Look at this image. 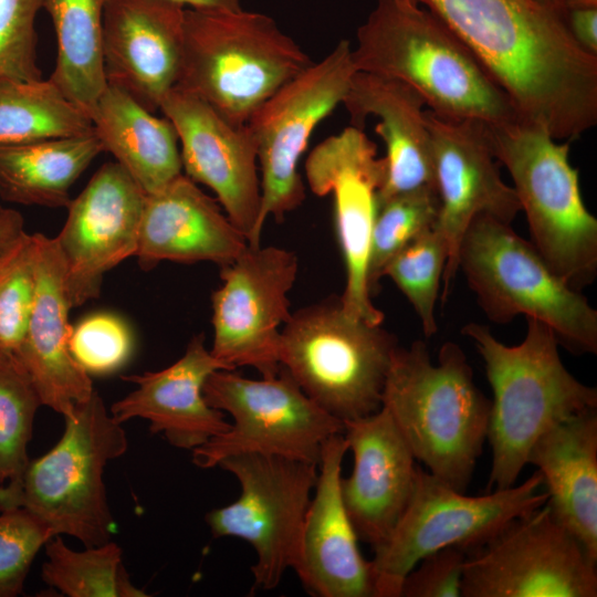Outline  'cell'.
Here are the masks:
<instances>
[{
    "label": "cell",
    "instance_id": "d6a6232c",
    "mask_svg": "<svg viewBox=\"0 0 597 597\" xmlns=\"http://www.w3.org/2000/svg\"><path fill=\"white\" fill-rule=\"evenodd\" d=\"M440 200L434 187L396 195L378 203L368 256V289L371 297L380 290L388 262L413 240L432 230Z\"/></svg>",
    "mask_w": 597,
    "mask_h": 597
},
{
    "label": "cell",
    "instance_id": "ffe728a7",
    "mask_svg": "<svg viewBox=\"0 0 597 597\" xmlns=\"http://www.w3.org/2000/svg\"><path fill=\"white\" fill-rule=\"evenodd\" d=\"M185 9L170 0H105L107 84L125 91L153 113L179 80Z\"/></svg>",
    "mask_w": 597,
    "mask_h": 597
},
{
    "label": "cell",
    "instance_id": "ee69618b",
    "mask_svg": "<svg viewBox=\"0 0 597 597\" xmlns=\"http://www.w3.org/2000/svg\"><path fill=\"white\" fill-rule=\"evenodd\" d=\"M21 483H8L0 485V512L21 506L22 501Z\"/></svg>",
    "mask_w": 597,
    "mask_h": 597
},
{
    "label": "cell",
    "instance_id": "3957f363",
    "mask_svg": "<svg viewBox=\"0 0 597 597\" xmlns=\"http://www.w3.org/2000/svg\"><path fill=\"white\" fill-rule=\"evenodd\" d=\"M492 401L475 386L461 347L444 343L438 363L427 345L398 346L387 373L381 407L428 472L465 493L488 438Z\"/></svg>",
    "mask_w": 597,
    "mask_h": 597
},
{
    "label": "cell",
    "instance_id": "7bdbcfd3",
    "mask_svg": "<svg viewBox=\"0 0 597 597\" xmlns=\"http://www.w3.org/2000/svg\"><path fill=\"white\" fill-rule=\"evenodd\" d=\"M185 8L210 11H231L241 9L240 0H170Z\"/></svg>",
    "mask_w": 597,
    "mask_h": 597
},
{
    "label": "cell",
    "instance_id": "4dcf8cb0",
    "mask_svg": "<svg viewBox=\"0 0 597 597\" xmlns=\"http://www.w3.org/2000/svg\"><path fill=\"white\" fill-rule=\"evenodd\" d=\"M91 117L50 80L0 76V145L80 136Z\"/></svg>",
    "mask_w": 597,
    "mask_h": 597
},
{
    "label": "cell",
    "instance_id": "ba28073f",
    "mask_svg": "<svg viewBox=\"0 0 597 597\" xmlns=\"http://www.w3.org/2000/svg\"><path fill=\"white\" fill-rule=\"evenodd\" d=\"M396 335L345 313L339 296L304 306L283 325L279 359L300 388L343 423L381 408Z\"/></svg>",
    "mask_w": 597,
    "mask_h": 597
},
{
    "label": "cell",
    "instance_id": "4316f807",
    "mask_svg": "<svg viewBox=\"0 0 597 597\" xmlns=\"http://www.w3.org/2000/svg\"><path fill=\"white\" fill-rule=\"evenodd\" d=\"M556 519L597 561V412L570 416L542 433L527 454Z\"/></svg>",
    "mask_w": 597,
    "mask_h": 597
},
{
    "label": "cell",
    "instance_id": "484cf974",
    "mask_svg": "<svg viewBox=\"0 0 597 597\" xmlns=\"http://www.w3.org/2000/svg\"><path fill=\"white\" fill-rule=\"evenodd\" d=\"M352 126L364 128L378 119L376 133L386 146V178L378 203L399 193L434 187L425 101L411 86L385 76L356 71L343 103Z\"/></svg>",
    "mask_w": 597,
    "mask_h": 597
},
{
    "label": "cell",
    "instance_id": "f546056e",
    "mask_svg": "<svg viewBox=\"0 0 597 597\" xmlns=\"http://www.w3.org/2000/svg\"><path fill=\"white\" fill-rule=\"evenodd\" d=\"M105 0H43L56 36L49 77L88 116L107 87L103 59Z\"/></svg>",
    "mask_w": 597,
    "mask_h": 597
},
{
    "label": "cell",
    "instance_id": "60d3db41",
    "mask_svg": "<svg viewBox=\"0 0 597 597\" xmlns=\"http://www.w3.org/2000/svg\"><path fill=\"white\" fill-rule=\"evenodd\" d=\"M566 23L577 44L587 53L597 56V8L568 10Z\"/></svg>",
    "mask_w": 597,
    "mask_h": 597
},
{
    "label": "cell",
    "instance_id": "52a82bcc",
    "mask_svg": "<svg viewBox=\"0 0 597 597\" xmlns=\"http://www.w3.org/2000/svg\"><path fill=\"white\" fill-rule=\"evenodd\" d=\"M457 263L490 321L506 324L523 314L549 326L572 353H597V311L511 224L476 216Z\"/></svg>",
    "mask_w": 597,
    "mask_h": 597
},
{
    "label": "cell",
    "instance_id": "d4e9b609",
    "mask_svg": "<svg viewBox=\"0 0 597 597\" xmlns=\"http://www.w3.org/2000/svg\"><path fill=\"white\" fill-rule=\"evenodd\" d=\"M248 240L218 200L181 174L161 190L146 195L135 256L144 271L161 261L232 263Z\"/></svg>",
    "mask_w": 597,
    "mask_h": 597
},
{
    "label": "cell",
    "instance_id": "d6986e66",
    "mask_svg": "<svg viewBox=\"0 0 597 597\" xmlns=\"http://www.w3.org/2000/svg\"><path fill=\"white\" fill-rule=\"evenodd\" d=\"M159 109L177 132L185 175L209 187L248 244L259 247L255 228L261 184L256 143L249 125L230 124L179 85L166 94Z\"/></svg>",
    "mask_w": 597,
    "mask_h": 597
},
{
    "label": "cell",
    "instance_id": "8992f818",
    "mask_svg": "<svg viewBox=\"0 0 597 597\" xmlns=\"http://www.w3.org/2000/svg\"><path fill=\"white\" fill-rule=\"evenodd\" d=\"M486 127L494 156L514 182L532 243L564 282L582 292L597 274V219L583 201L569 144L520 119Z\"/></svg>",
    "mask_w": 597,
    "mask_h": 597
},
{
    "label": "cell",
    "instance_id": "4fadbf2b",
    "mask_svg": "<svg viewBox=\"0 0 597 597\" xmlns=\"http://www.w3.org/2000/svg\"><path fill=\"white\" fill-rule=\"evenodd\" d=\"M221 469L241 485L233 503L210 511L206 521L214 538L247 541L256 553L252 590L275 588L294 566L318 464L292 458L241 453L221 460Z\"/></svg>",
    "mask_w": 597,
    "mask_h": 597
},
{
    "label": "cell",
    "instance_id": "6da1fadb",
    "mask_svg": "<svg viewBox=\"0 0 597 597\" xmlns=\"http://www.w3.org/2000/svg\"><path fill=\"white\" fill-rule=\"evenodd\" d=\"M468 46L520 121L574 140L597 123V56L537 0H417Z\"/></svg>",
    "mask_w": 597,
    "mask_h": 597
},
{
    "label": "cell",
    "instance_id": "44dd1931",
    "mask_svg": "<svg viewBox=\"0 0 597 597\" xmlns=\"http://www.w3.org/2000/svg\"><path fill=\"white\" fill-rule=\"evenodd\" d=\"M348 451L343 433L323 444L314 494L307 507L293 566L305 591L315 597H377L371 562L342 501V463Z\"/></svg>",
    "mask_w": 597,
    "mask_h": 597
},
{
    "label": "cell",
    "instance_id": "7c38bea8",
    "mask_svg": "<svg viewBox=\"0 0 597 597\" xmlns=\"http://www.w3.org/2000/svg\"><path fill=\"white\" fill-rule=\"evenodd\" d=\"M355 72L350 43L342 40L281 86L250 118L261 174L258 243L270 216L281 222L304 201L300 159L316 126L343 103Z\"/></svg>",
    "mask_w": 597,
    "mask_h": 597
},
{
    "label": "cell",
    "instance_id": "74e56055",
    "mask_svg": "<svg viewBox=\"0 0 597 597\" xmlns=\"http://www.w3.org/2000/svg\"><path fill=\"white\" fill-rule=\"evenodd\" d=\"M52 537L22 506L0 512V597L22 591L35 555Z\"/></svg>",
    "mask_w": 597,
    "mask_h": 597
},
{
    "label": "cell",
    "instance_id": "8d00e7d4",
    "mask_svg": "<svg viewBox=\"0 0 597 597\" xmlns=\"http://www.w3.org/2000/svg\"><path fill=\"white\" fill-rule=\"evenodd\" d=\"M70 349L88 375H108L128 362L133 336L121 317L108 313L92 314L72 327Z\"/></svg>",
    "mask_w": 597,
    "mask_h": 597
},
{
    "label": "cell",
    "instance_id": "1f68e13d",
    "mask_svg": "<svg viewBox=\"0 0 597 597\" xmlns=\"http://www.w3.org/2000/svg\"><path fill=\"white\" fill-rule=\"evenodd\" d=\"M43 582L69 597H145L129 579L122 548L108 541L84 551L70 548L61 537L46 542Z\"/></svg>",
    "mask_w": 597,
    "mask_h": 597
},
{
    "label": "cell",
    "instance_id": "f35d334b",
    "mask_svg": "<svg viewBox=\"0 0 597 597\" xmlns=\"http://www.w3.org/2000/svg\"><path fill=\"white\" fill-rule=\"evenodd\" d=\"M43 0H0V76L36 81L35 18Z\"/></svg>",
    "mask_w": 597,
    "mask_h": 597
},
{
    "label": "cell",
    "instance_id": "7dc6e473",
    "mask_svg": "<svg viewBox=\"0 0 597 597\" xmlns=\"http://www.w3.org/2000/svg\"><path fill=\"white\" fill-rule=\"evenodd\" d=\"M398 2L400 3H406V4H409V3H418L417 0H397Z\"/></svg>",
    "mask_w": 597,
    "mask_h": 597
},
{
    "label": "cell",
    "instance_id": "30bf717a",
    "mask_svg": "<svg viewBox=\"0 0 597 597\" xmlns=\"http://www.w3.org/2000/svg\"><path fill=\"white\" fill-rule=\"evenodd\" d=\"M542 484L536 471L520 485L470 496L418 464L404 513L388 537L373 548L377 597H399L404 577L427 555L448 546L468 553L511 520L545 504L548 494L538 493Z\"/></svg>",
    "mask_w": 597,
    "mask_h": 597
},
{
    "label": "cell",
    "instance_id": "f6af8a7d",
    "mask_svg": "<svg viewBox=\"0 0 597 597\" xmlns=\"http://www.w3.org/2000/svg\"><path fill=\"white\" fill-rule=\"evenodd\" d=\"M566 12L572 9L597 8V0H563Z\"/></svg>",
    "mask_w": 597,
    "mask_h": 597
},
{
    "label": "cell",
    "instance_id": "e0dca14e",
    "mask_svg": "<svg viewBox=\"0 0 597 597\" xmlns=\"http://www.w3.org/2000/svg\"><path fill=\"white\" fill-rule=\"evenodd\" d=\"M430 135L434 185L440 200L436 228L448 247L442 298L458 272V251L471 221L479 214L511 224L521 211L513 187L500 174L486 124L451 119L425 111Z\"/></svg>",
    "mask_w": 597,
    "mask_h": 597
},
{
    "label": "cell",
    "instance_id": "d590c367",
    "mask_svg": "<svg viewBox=\"0 0 597 597\" xmlns=\"http://www.w3.org/2000/svg\"><path fill=\"white\" fill-rule=\"evenodd\" d=\"M34 235L24 232L0 255V353L15 354L34 294Z\"/></svg>",
    "mask_w": 597,
    "mask_h": 597
},
{
    "label": "cell",
    "instance_id": "9a60e30c",
    "mask_svg": "<svg viewBox=\"0 0 597 597\" xmlns=\"http://www.w3.org/2000/svg\"><path fill=\"white\" fill-rule=\"evenodd\" d=\"M297 272L293 251L261 244L220 268L221 285L211 296L214 358L230 370L249 366L262 378L279 374L281 329L291 316Z\"/></svg>",
    "mask_w": 597,
    "mask_h": 597
},
{
    "label": "cell",
    "instance_id": "9c48e42d",
    "mask_svg": "<svg viewBox=\"0 0 597 597\" xmlns=\"http://www.w3.org/2000/svg\"><path fill=\"white\" fill-rule=\"evenodd\" d=\"M56 444L30 461L21 480V506L52 534L70 535L88 546L111 541L116 524L104 484L107 463L122 457L128 440L122 423L94 391L64 417Z\"/></svg>",
    "mask_w": 597,
    "mask_h": 597
},
{
    "label": "cell",
    "instance_id": "5b68a950",
    "mask_svg": "<svg viewBox=\"0 0 597 597\" xmlns=\"http://www.w3.org/2000/svg\"><path fill=\"white\" fill-rule=\"evenodd\" d=\"M312 63L264 13L185 9L177 85L234 126L247 125L266 100Z\"/></svg>",
    "mask_w": 597,
    "mask_h": 597
},
{
    "label": "cell",
    "instance_id": "cb8c5ba5",
    "mask_svg": "<svg viewBox=\"0 0 597 597\" xmlns=\"http://www.w3.org/2000/svg\"><path fill=\"white\" fill-rule=\"evenodd\" d=\"M219 369L230 370L207 349L203 334L196 335L170 366L123 376L137 388L114 402L109 412L122 425L133 418L146 419L151 433L192 451L230 428L224 412L211 407L203 396L207 378Z\"/></svg>",
    "mask_w": 597,
    "mask_h": 597
},
{
    "label": "cell",
    "instance_id": "f1b7e54d",
    "mask_svg": "<svg viewBox=\"0 0 597 597\" xmlns=\"http://www.w3.org/2000/svg\"><path fill=\"white\" fill-rule=\"evenodd\" d=\"M102 151L94 132L0 145V198L25 206L66 208L72 185Z\"/></svg>",
    "mask_w": 597,
    "mask_h": 597
},
{
    "label": "cell",
    "instance_id": "5bb4252c",
    "mask_svg": "<svg viewBox=\"0 0 597 597\" xmlns=\"http://www.w3.org/2000/svg\"><path fill=\"white\" fill-rule=\"evenodd\" d=\"M596 565L546 502L467 553L461 597H596Z\"/></svg>",
    "mask_w": 597,
    "mask_h": 597
},
{
    "label": "cell",
    "instance_id": "8fae6325",
    "mask_svg": "<svg viewBox=\"0 0 597 597\" xmlns=\"http://www.w3.org/2000/svg\"><path fill=\"white\" fill-rule=\"evenodd\" d=\"M203 396L233 422L226 432L192 450V462L201 469L241 453L318 464L324 442L344 431V423L308 398L283 368L275 377L259 380L234 370H216L203 385Z\"/></svg>",
    "mask_w": 597,
    "mask_h": 597
},
{
    "label": "cell",
    "instance_id": "836d02e7",
    "mask_svg": "<svg viewBox=\"0 0 597 597\" xmlns=\"http://www.w3.org/2000/svg\"><path fill=\"white\" fill-rule=\"evenodd\" d=\"M40 406L39 394L17 355L0 353V485L21 483Z\"/></svg>",
    "mask_w": 597,
    "mask_h": 597
},
{
    "label": "cell",
    "instance_id": "e575fe53",
    "mask_svg": "<svg viewBox=\"0 0 597 597\" xmlns=\"http://www.w3.org/2000/svg\"><path fill=\"white\" fill-rule=\"evenodd\" d=\"M447 260V242L434 227L397 253L383 272L412 305L426 337L438 329L434 308Z\"/></svg>",
    "mask_w": 597,
    "mask_h": 597
},
{
    "label": "cell",
    "instance_id": "b9f144b4",
    "mask_svg": "<svg viewBox=\"0 0 597 597\" xmlns=\"http://www.w3.org/2000/svg\"><path fill=\"white\" fill-rule=\"evenodd\" d=\"M24 232V220L20 212L0 206V255Z\"/></svg>",
    "mask_w": 597,
    "mask_h": 597
},
{
    "label": "cell",
    "instance_id": "ac0fdd59",
    "mask_svg": "<svg viewBox=\"0 0 597 597\" xmlns=\"http://www.w3.org/2000/svg\"><path fill=\"white\" fill-rule=\"evenodd\" d=\"M146 193L117 163L104 164L71 199L55 237L71 308L101 293L104 275L136 254Z\"/></svg>",
    "mask_w": 597,
    "mask_h": 597
},
{
    "label": "cell",
    "instance_id": "ab89813d",
    "mask_svg": "<svg viewBox=\"0 0 597 597\" xmlns=\"http://www.w3.org/2000/svg\"><path fill=\"white\" fill-rule=\"evenodd\" d=\"M465 559L458 546L427 555L404 577L399 597H461Z\"/></svg>",
    "mask_w": 597,
    "mask_h": 597
},
{
    "label": "cell",
    "instance_id": "83f0119b",
    "mask_svg": "<svg viewBox=\"0 0 597 597\" xmlns=\"http://www.w3.org/2000/svg\"><path fill=\"white\" fill-rule=\"evenodd\" d=\"M90 117L103 150L115 157L146 195L182 174L171 122L155 116L125 91L107 84Z\"/></svg>",
    "mask_w": 597,
    "mask_h": 597
},
{
    "label": "cell",
    "instance_id": "7a4b0ae2",
    "mask_svg": "<svg viewBox=\"0 0 597 597\" xmlns=\"http://www.w3.org/2000/svg\"><path fill=\"white\" fill-rule=\"evenodd\" d=\"M356 39V71L411 86L441 117L486 125L519 119L507 95L468 46L418 3L377 0Z\"/></svg>",
    "mask_w": 597,
    "mask_h": 597
},
{
    "label": "cell",
    "instance_id": "7402d4cb",
    "mask_svg": "<svg viewBox=\"0 0 597 597\" xmlns=\"http://www.w3.org/2000/svg\"><path fill=\"white\" fill-rule=\"evenodd\" d=\"M343 434L354 467L347 478H341L342 501L358 541L374 548L388 537L404 513L418 463L384 407L345 421Z\"/></svg>",
    "mask_w": 597,
    "mask_h": 597
},
{
    "label": "cell",
    "instance_id": "277c9868",
    "mask_svg": "<svg viewBox=\"0 0 597 597\" xmlns=\"http://www.w3.org/2000/svg\"><path fill=\"white\" fill-rule=\"evenodd\" d=\"M526 321L525 338L514 346L504 345L481 324L469 323L461 331L480 353L493 392L488 492L515 485L530 449L548 428L597 408L596 388L566 369L554 331L535 318Z\"/></svg>",
    "mask_w": 597,
    "mask_h": 597
},
{
    "label": "cell",
    "instance_id": "bcb514c9",
    "mask_svg": "<svg viewBox=\"0 0 597 597\" xmlns=\"http://www.w3.org/2000/svg\"><path fill=\"white\" fill-rule=\"evenodd\" d=\"M537 1L566 15V10L564 8L563 0H537Z\"/></svg>",
    "mask_w": 597,
    "mask_h": 597
},
{
    "label": "cell",
    "instance_id": "603a6c76",
    "mask_svg": "<svg viewBox=\"0 0 597 597\" xmlns=\"http://www.w3.org/2000/svg\"><path fill=\"white\" fill-rule=\"evenodd\" d=\"M34 294L27 327L15 353L28 371L42 406L63 417L93 392L90 375L70 349L73 325L65 269L55 238L34 233Z\"/></svg>",
    "mask_w": 597,
    "mask_h": 597
},
{
    "label": "cell",
    "instance_id": "2e32d148",
    "mask_svg": "<svg viewBox=\"0 0 597 597\" xmlns=\"http://www.w3.org/2000/svg\"><path fill=\"white\" fill-rule=\"evenodd\" d=\"M311 191L334 198V219L346 282L339 296L346 314L371 324L385 315L368 289V256L377 212V195L386 178L385 158L362 128L346 127L322 140L305 161Z\"/></svg>",
    "mask_w": 597,
    "mask_h": 597
}]
</instances>
